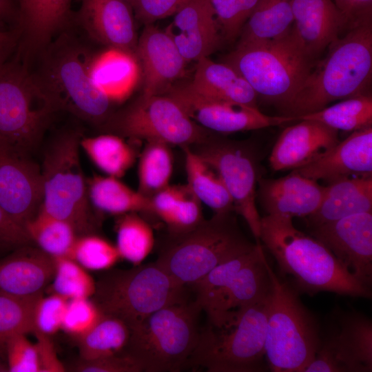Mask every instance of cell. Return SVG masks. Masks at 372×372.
<instances>
[{
    "label": "cell",
    "mask_w": 372,
    "mask_h": 372,
    "mask_svg": "<svg viewBox=\"0 0 372 372\" xmlns=\"http://www.w3.org/2000/svg\"><path fill=\"white\" fill-rule=\"evenodd\" d=\"M109 133L121 137L161 141L184 147L205 140L211 133L198 125L173 98L144 95L104 123Z\"/></svg>",
    "instance_id": "cell-13"
},
{
    "label": "cell",
    "mask_w": 372,
    "mask_h": 372,
    "mask_svg": "<svg viewBox=\"0 0 372 372\" xmlns=\"http://www.w3.org/2000/svg\"><path fill=\"white\" fill-rule=\"evenodd\" d=\"M17 19V9L14 0H0V23Z\"/></svg>",
    "instance_id": "cell-55"
},
{
    "label": "cell",
    "mask_w": 372,
    "mask_h": 372,
    "mask_svg": "<svg viewBox=\"0 0 372 372\" xmlns=\"http://www.w3.org/2000/svg\"><path fill=\"white\" fill-rule=\"evenodd\" d=\"M72 0H16L17 20L24 48L41 51L71 15Z\"/></svg>",
    "instance_id": "cell-27"
},
{
    "label": "cell",
    "mask_w": 372,
    "mask_h": 372,
    "mask_svg": "<svg viewBox=\"0 0 372 372\" xmlns=\"http://www.w3.org/2000/svg\"><path fill=\"white\" fill-rule=\"evenodd\" d=\"M270 293L263 300L234 312L221 324H207L200 329L188 368L208 372L264 371Z\"/></svg>",
    "instance_id": "cell-7"
},
{
    "label": "cell",
    "mask_w": 372,
    "mask_h": 372,
    "mask_svg": "<svg viewBox=\"0 0 372 372\" xmlns=\"http://www.w3.org/2000/svg\"><path fill=\"white\" fill-rule=\"evenodd\" d=\"M69 258L90 271H107L121 259L116 245L94 233L78 236Z\"/></svg>",
    "instance_id": "cell-42"
},
{
    "label": "cell",
    "mask_w": 372,
    "mask_h": 372,
    "mask_svg": "<svg viewBox=\"0 0 372 372\" xmlns=\"http://www.w3.org/2000/svg\"><path fill=\"white\" fill-rule=\"evenodd\" d=\"M355 278L370 287L372 280V212L349 216L311 228Z\"/></svg>",
    "instance_id": "cell-18"
},
{
    "label": "cell",
    "mask_w": 372,
    "mask_h": 372,
    "mask_svg": "<svg viewBox=\"0 0 372 372\" xmlns=\"http://www.w3.org/2000/svg\"><path fill=\"white\" fill-rule=\"evenodd\" d=\"M173 164L171 145L161 141H147L138 161V191L150 198L170 185Z\"/></svg>",
    "instance_id": "cell-39"
},
{
    "label": "cell",
    "mask_w": 372,
    "mask_h": 372,
    "mask_svg": "<svg viewBox=\"0 0 372 372\" xmlns=\"http://www.w3.org/2000/svg\"><path fill=\"white\" fill-rule=\"evenodd\" d=\"M6 361L10 372H40L36 345L25 334H16L4 342Z\"/></svg>",
    "instance_id": "cell-46"
},
{
    "label": "cell",
    "mask_w": 372,
    "mask_h": 372,
    "mask_svg": "<svg viewBox=\"0 0 372 372\" xmlns=\"http://www.w3.org/2000/svg\"><path fill=\"white\" fill-rule=\"evenodd\" d=\"M234 212L214 214L194 229L169 236L156 262L179 285H192L220 264L253 249Z\"/></svg>",
    "instance_id": "cell-4"
},
{
    "label": "cell",
    "mask_w": 372,
    "mask_h": 372,
    "mask_svg": "<svg viewBox=\"0 0 372 372\" xmlns=\"http://www.w3.org/2000/svg\"><path fill=\"white\" fill-rule=\"evenodd\" d=\"M25 228L38 247L52 258L68 257L78 235L68 222L39 209Z\"/></svg>",
    "instance_id": "cell-36"
},
{
    "label": "cell",
    "mask_w": 372,
    "mask_h": 372,
    "mask_svg": "<svg viewBox=\"0 0 372 372\" xmlns=\"http://www.w3.org/2000/svg\"><path fill=\"white\" fill-rule=\"evenodd\" d=\"M339 142L338 130L316 121L300 120L280 134L269 165L274 171L296 169L322 158Z\"/></svg>",
    "instance_id": "cell-20"
},
{
    "label": "cell",
    "mask_w": 372,
    "mask_h": 372,
    "mask_svg": "<svg viewBox=\"0 0 372 372\" xmlns=\"http://www.w3.org/2000/svg\"><path fill=\"white\" fill-rule=\"evenodd\" d=\"M264 101L282 112L317 63L302 48L293 28L268 42L236 46L224 59Z\"/></svg>",
    "instance_id": "cell-5"
},
{
    "label": "cell",
    "mask_w": 372,
    "mask_h": 372,
    "mask_svg": "<svg viewBox=\"0 0 372 372\" xmlns=\"http://www.w3.org/2000/svg\"><path fill=\"white\" fill-rule=\"evenodd\" d=\"M42 200L41 168L30 154L0 143V205L25 227Z\"/></svg>",
    "instance_id": "cell-17"
},
{
    "label": "cell",
    "mask_w": 372,
    "mask_h": 372,
    "mask_svg": "<svg viewBox=\"0 0 372 372\" xmlns=\"http://www.w3.org/2000/svg\"><path fill=\"white\" fill-rule=\"evenodd\" d=\"M291 6L295 35L314 61L349 30L345 17L332 0H292Z\"/></svg>",
    "instance_id": "cell-22"
},
{
    "label": "cell",
    "mask_w": 372,
    "mask_h": 372,
    "mask_svg": "<svg viewBox=\"0 0 372 372\" xmlns=\"http://www.w3.org/2000/svg\"><path fill=\"white\" fill-rule=\"evenodd\" d=\"M364 212H372V176L345 178L328 184L318 208L307 220L312 228Z\"/></svg>",
    "instance_id": "cell-28"
},
{
    "label": "cell",
    "mask_w": 372,
    "mask_h": 372,
    "mask_svg": "<svg viewBox=\"0 0 372 372\" xmlns=\"http://www.w3.org/2000/svg\"><path fill=\"white\" fill-rule=\"evenodd\" d=\"M85 30L109 48L135 54L138 42L134 15L125 0H82L79 13Z\"/></svg>",
    "instance_id": "cell-25"
},
{
    "label": "cell",
    "mask_w": 372,
    "mask_h": 372,
    "mask_svg": "<svg viewBox=\"0 0 372 372\" xmlns=\"http://www.w3.org/2000/svg\"><path fill=\"white\" fill-rule=\"evenodd\" d=\"M296 121L313 120L338 131L355 132L372 127L371 93L342 100L315 112L296 116Z\"/></svg>",
    "instance_id": "cell-35"
},
{
    "label": "cell",
    "mask_w": 372,
    "mask_h": 372,
    "mask_svg": "<svg viewBox=\"0 0 372 372\" xmlns=\"http://www.w3.org/2000/svg\"><path fill=\"white\" fill-rule=\"evenodd\" d=\"M56 112L32 73L18 62L0 69V143L30 154Z\"/></svg>",
    "instance_id": "cell-12"
},
{
    "label": "cell",
    "mask_w": 372,
    "mask_h": 372,
    "mask_svg": "<svg viewBox=\"0 0 372 372\" xmlns=\"http://www.w3.org/2000/svg\"><path fill=\"white\" fill-rule=\"evenodd\" d=\"M192 81L196 92L214 99L257 107L258 96L247 81L231 66L216 63L208 56L196 61Z\"/></svg>",
    "instance_id": "cell-29"
},
{
    "label": "cell",
    "mask_w": 372,
    "mask_h": 372,
    "mask_svg": "<svg viewBox=\"0 0 372 372\" xmlns=\"http://www.w3.org/2000/svg\"><path fill=\"white\" fill-rule=\"evenodd\" d=\"M130 335V327L123 321L103 315L91 330L78 339L81 360H90L122 353Z\"/></svg>",
    "instance_id": "cell-38"
},
{
    "label": "cell",
    "mask_w": 372,
    "mask_h": 372,
    "mask_svg": "<svg viewBox=\"0 0 372 372\" xmlns=\"http://www.w3.org/2000/svg\"><path fill=\"white\" fill-rule=\"evenodd\" d=\"M32 242L25 228L0 205V249H17Z\"/></svg>",
    "instance_id": "cell-50"
},
{
    "label": "cell",
    "mask_w": 372,
    "mask_h": 372,
    "mask_svg": "<svg viewBox=\"0 0 372 372\" xmlns=\"http://www.w3.org/2000/svg\"><path fill=\"white\" fill-rule=\"evenodd\" d=\"M73 371L79 372H141L138 365L124 353L77 362Z\"/></svg>",
    "instance_id": "cell-49"
},
{
    "label": "cell",
    "mask_w": 372,
    "mask_h": 372,
    "mask_svg": "<svg viewBox=\"0 0 372 372\" xmlns=\"http://www.w3.org/2000/svg\"><path fill=\"white\" fill-rule=\"evenodd\" d=\"M37 338L35 344L39 358L40 372H63L65 368L59 360L50 335L38 331L32 332Z\"/></svg>",
    "instance_id": "cell-52"
},
{
    "label": "cell",
    "mask_w": 372,
    "mask_h": 372,
    "mask_svg": "<svg viewBox=\"0 0 372 372\" xmlns=\"http://www.w3.org/2000/svg\"><path fill=\"white\" fill-rule=\"evenodd\" d=\"M115 230V245L121 258L131 262L133 266L142 264L155 244L151 225L138 213H127L118 216Z\"/></svg>",
    "instance_id": "cell-37"
},
{
    "label": "cell",
    "mask_w": 372,
    "mask_h": 372,
    "mask_svg": "<svg viewBox=\"0 0 372 372\" xmlns=\"http://www.w3.org/2000/svg\"><path fill=\"white\" fill-rule=\"evenodd\" d=\"M8 371L4 346L0 344V372Z\"/></svg>",
    "instance_id": "cell-56"
},
{
    "label": "cell",
    "mask_w": 372,
    "mask_h": 372,
    "mask_svg": "<svg viewBox=\"0 0 372 372\" xmlns=\"http://www.w3.org/2000/svg\"><path fill=\"white\" fill-rule=\"evenodd\" d=\"M93 207L101 213L120 216L127 213L152 215L150 198L111 176L94 175L87 180Z\"/></svg>",
    "instance_id": "cell-31"
},
{
    "label": "cell",
    "mask_w": 372,
    "mask_h": 372,
    "mask_svg": "<svg viewBox=\"0 0 372 372\" xmlns=\"http://www.w3.org/2000/svg\"><path fill=\"white\" fill-rule=\"evenodd\" d=\"M258 196L269 215L308 217L318 208L325 186L293 169L278 178H259Z\"/></svg>",
    "instance_id": "cell-24"
},
{
    "label": "cell",
    "mask_w": 372,
    "mask_h": 372,
    "mask_svg": "<svg viewBox=\"0 0 372 372\" xmlns=\"http://www.w3.org/2000/svg\"><path fill=\"white\" fill-rule=\"evenodd\" d=\"M295 170L328 184L345 178L372 176V127L351 132L326 155Z\"/></svg>",
    "instance_id": "cell-23"
},
{
    "label": "cell",
    "mask_w": 372,
    "mask_h": 372,
    "mask_svg": "<svg viewBox=\"0 0 372 372\" xmlns=\"http://www.w3.org/2000/svg\"><path fill=\"white\" fill-rule=\"evenodd\" d=\"M54 272L50 291L68 300L91 298L96 282L87 270L68 257L53 258Z\"/></svg>",
    "instance_id": "cell-41"
},
{
    "label": "cell",
    "mask_w": 372,
    "mask_h": 372,
    "mask_svg": "<svg viewBox=\"0 0 372 372\" xmlns=\"http://www.w3.org/2000/svg\"><path fill=\"white\" fill-rule=\"evenodd\" d=\"M292 0H260L240 33L237 46L258 44L279 39L293 23Z\"/></svg>",
    "instance_id": "cell-32"
},
{
    "label": "cell",
    "mask_w": 372,
    "mask_h": 372,
    "mask_svg": "<svg viewBox=\"0 0 372 372\" xmlns=\"http://www.w3.org/2000/svg\"><path fill=\"white\" fill-rule=\"evenodd\" d=\"M261 240L281 273L290 275L300 291L370 298V287L355 278L319 240L296 229L290 217H261Z\"/></svg>",
    "instance_id": "cell-1"
},
{
    "label": "cell",
    "mask_w": 372,
    "mask_h": 372,
    "mask_svg": "<svg viewBox=\"0 0 372 372\" xmlns=\"http://www.w3.org/2000/svg\"><path fill=\"white\" fill-rule=\"evenodd\" d=\"M187 189V185H169L156 193L150 198L152 216L164 223L185 195Z\"/></svg>",
    "instance_id": "cell-51"
},
{
    "label": "cell",
    "mask_w": 372,
    "mask_h": 372,
    "mask_svg": "<svg viewBox=\"0 0 372 372\" xmlns=\"http://www.w3.org/2000/svg\"><path fill=\"white\" fill-rule=\"evenodd\" d=\"M201 311L187 299L163 307L130 328L123 353L141 372H178L188 368L200 335Z\"/></svg>",
    "instance_id": "cell-6"
},
{
    "label": "cell",
    "mask_w": 372,
    "mask_h": 372,
    "mask_svg": "<svg viewBox=\"0 0 372 372\" xmlns=\"http://www.w3.org/2000/svg\"><path fill=\"white\" fill-rule=\"evenodd\" d=\"M372 322L357 312L335 313L304 372H371Z\"/></svg>",
    "instance_id": "cell-15"
},
{
    "label": "cell",
    "mask_w": 372,
    "mask_h": 372,
    "mask_svg": "<svg viewBox=\"0 0 372 372\" xmlns=\"http://www.w3.org/2000/svg\"><path fill=\"white\" fill-rule=\"evenodd\" d=\"M68 302V300L54 293L42 296L34 311V331L51 335L61 329Z\"/></svg>",
    "instance_id": "cell-47"
},
{
    "label": "cell",
    "mask_w": 372,
    "mask_h": 372,
    "mask_svg": "<svg viewBox=\"0 0 372 372\" xmlns=\"http://www.w3.org/2000/svg\"><path fill=\"white\" fill-rule=\"evenodd\" d=\"M92 299L103 315L121 320L130 329L156 311L187 298L186 287L155 261L107 270L96 282Z\"/></svg>",
    "instance_id": "cell-9"
},
{
    "label": "cell",
    "mask_w": 372,
    "mask_h": 372,
    "mask_svg": "<svg viewBox=\"0 0 372 372\" xmlns=\"http://www.w3.org/2000/svg\"><path fill=\"white\" fill-rule=\"evenodd\" d=\"M43 293L18 296L0 291V344L16 334L33 332L34 311Z\"/></svg>",
    "instance_id": "cell-40"
},
{
    "label": "cell",
    "mask_w": 372,
    "mask_h": 372,
    "mask_svg": "<svg viewBox=\"0 0 372 372\" xmlns=\"http://www.w3.org/2000/svg\"><path fill=\"white\" fill-rule=\"evenodd\" d=\"M19 38V34L17 32L0 29V69L8 62Z\"/></svg>",
    "instance_id": "cell-54"
},
{
    "label": "cell",
    "mask_w": 372,
    "mask_h": 372,
    "mask_svg": "<svg viewBox=\"0 0 372 372\" xmlns=\"http://www.w3.org/2000/svg\"><path fill=\"white\" fill-rule=\"evenodd\" d=\"M327 50L282 115L296 117L338 100L371 93L372 22L349 29Z\"/></svg>",
    "instance_id": "cell-2"
},
{
    "label": "cell",
    "mask_w": 372,
    "mask_h": 372,
    "mask_svg": "<svg viewBox=\"0 0 372 372\" xmlns=\"http://www.w3.org/2000/svg\"><path fill=\"white\" fill-rule=\"evenodd\" d=\"M346 18L349 29L372 22V0H332Z\"/></svg>",
    "instance_id": "cell-53"
},
{
    "label": "cell",
    "mask_w": 372,
    "mask_h": 372,
    "mask_svg": "<svg viewBox=\"0 0 372 372\" xmlns=\"http://www.w3.org/2000/svg\"><path fill=\"white\" fill-rule=\"evenodd\" d=\"M188 0H132L136 17L145 25L174 15Z\"/></svg>",
    "instance_id": "cell-48"
},
{
    "label": "cell",
    "mask_w": 372,
    "mask_h": 372,
    "mask_svg": "<svg viewBox=\"0 0 372 372\" xmlns=\"http://www.w3.org/2000/svg\"><path fill=\"white\" fill-rule=\"evenodd\" d=\"M190 191L214 214L235 212L233 200L218 174L189 146L182 147Z\"/></svg>",
    "instance_id": "cell-33"
},
{
    "label": "cell",
    "mask_w": 372,
    "mask_h": 372,
    "mask_svg": "<svg viewBox=\"0 0 372 372\" xmlns=\"http://www.w3.org/2000/svg\"><path fill=\"white\" fill-rule=\"evenodd\" d=\"M265 357L274 372H304L320 342L319 326L296 292L271 268Z\"/></svg>",
    "instance_id": "cell-8"
},
{
    "label": "cell",
    "mask_w": 372,
    "mask_h": 372,
    "mask_svg": "<svg viewBox=\"0 0 372 372\" xmlns=\"http://www.w3.org/2000/svg\"><path fill=\"white\" fill-rule=\"evenodd\" d=\"M80 141L75 132L56 137L44 152L41 168L40 209L70 223L78 236L93 234L98 226L81 165Z\"/></svg>",
    "instance_id": "cell-11"
},
{
    "label": "cell",
    "mask_w": 372,
    "mask_h": 372,
    "mask_svg": "<svg viewBox=\"0 0 372 372\" xmlns=\"http://www.w3.org/2000/svg\"><path fill=\"white\" fill-rule=\"evenodd\" d=\"M90 71L95 83L112 102L128 96L141 74L139 62L133 52L109 48L93 58Z\"/></svg>",
    "instance_id": "cell-30"
},
{
    "label": "cell",
    "mask_w": 372,
    "mask_h": 372,
    "mask_svg": "<svg viewBox=\"0 0 372 372\" xmlns=\"http://www.w3.org/2000/svg\"><path fill=\"white\" fill-rule=\"evenodd\" d=\"M41 65L32 73L56 111L66 110L94 123L110 117L112 103L95 83L90 71L93 58L66 34L42 50Z\"/></svg>",
    "instance_id": "cell-3"
},
{
    "label": "cell",
    "mask_w": 372,
    "mask_h": 372,
    "mask_svg": "<svg viewBox=\"0 0 372 372\" xmlns=\"http://www.w3.org/2000/svg\"><path fill=\"white\" fill-rule=\"evenodd\" d=\"M189 147L220 176L233 200L235 212L245 219L260 242L261 217L256 204L258 167L254 147L247 141L212 132Z\"/></svg>",
    "instance_id": "cell-14"
},
{
    "label": "cell",
    "mask_w": 372,
    "mask_h": 372,
    "mask_svg": "<svg viewBox=\"0 0 372 372\" xmlns=\"http://www.w3.org/2000/svg\"><path fill=\"white\" fill-rule=\"evenodd\" d=\"M80 147L100 170L118 178L125 174L136 158L132 147L123 137L112 133L83 138Z\"/></svg>",
    "instance_id": "cell-34"
},
{
    "label": "cell",
    "mask_w": 372,
    "mask_h": 372,
    "mask_svg": "<svg viewBox=\"0 0 372 372\" xmlns=\"http://www.w3.org/2000/svg\"><path fill=\"white\" fill-rule=\"evenodd\" d=\"M260 0H210L220 32L228 40L240 35Z\"/></svg>",
    "instance_id": "cell-43"
},
{
    "label": "cell",
    "mask_w": 372,
    "mask_h": 372,
    "mask_svg": "<svg viewBox=\"0 0 372 372\" xmlns=\"http://www.w3.org/2000/svg\"><path fill=\"white\" fill-rule=\"evenodd\" d=\"M125 1H127V2H129V3H130L132 0H125Z\"/></svg>",
    "instance_id": "cell-57"
},
{
    "label": "cell",
    "mask_w": 372,
    "mask_h": 372,
    "mask_svg": "<svg viewBox=\"0 0 372 372\" xmlns=\"http://www.w3.org/2000/svg\"><path fill=\"white\" fill-rule=\"evenodd\" d=\"M271 266L260 242L251 251L213 269L192 286L195 304L218 326L231 315L265 298L271 289Z\"/></svg>",
    "instance_id": "cell-10"
},
{
    "label": "cell",
    "mask_w": 372,
    "mask_h": 372,
    "mask_svg": "<svg viewBox=\"0 0 372 372\" xmlns=\"http://www.w3.org/2000/svg\"><path fill=\"white\" fill-rule=\"evenodd\" d=\"M219 30L210 0H188L165 29L187 63L209 56L218 48Z\"/></svg>",
    "instance_id": "cell-21"
},
{
    "label": "cell",
    "mask_w": 372,
    "mask_h": 372,
    "mask_svg": "<svg viewBox=\"0 0 372 372\" xmlns=\"http://www.w3.org/2000/svg\"><path fill=\"white\" fill-rule=\"evenodd\" d=\"M204 219L201 203L187 186L186 193L164 223L167 227L168 236H178L194 229Z\"/></svg>",
    "instance_id": "cell-45"
},
{
    "label": "cell",
    "mask_w": 372,
    "mask_h": 372,
    "mask_svg": "<svg viewBox=\"0 0 372 372\" xmlns=\"http://www.w3.org/2000/svg\"><path fill=\"white\" fill-rule=\"evenodd\" d=\"M165 94L177 101L196 123L217 134L256 130L296 121L294 116H269L257 107L205 96L189 83L173 85Z\"/></svg>",
    "instance_id": "cell-16"
},
{
    "label": "cell",
    "mask_w": 372,
    "mask_h": 372,
    "mask_svg": "<svg viewBox=\"0 0 372 372\" xmlns=\"http://www.w3.org/2000/svg\"><path fill=\"white\" fill-rule=\"evenodd\" d=\"M143 80V94H165L185 72L186 61L171 37L145 25L135 51Z\"/></svg>",
    "instance_id": "cell-19"
},
{
    "label": "cell",
    "mask_w": 372,
    "mask_h": 372,
    "mask_svg": "<svg viewBox=\"0 0 372 372\" xmlns=\"http://www.w3.org/2000/svg\"><path fill=\"white\" fill-rule=\"evenodd\" d=\"M54 272L52 256L39 247L23 245L0 260V291L18 296L43 293Z\"/></svg>",
    "instance_id": "cell-26"
},
{
    "label": "cell",
    "mask_w": 372,
    "mask_h": 372,
    "mask_svg": "<svg viewBox=\"0 0 372 372\" xmlns=\"http://www.w3.org/2000/svg\"><path fill=\"white\" fill-rule=\"evenodd\" d=\"M103 314L90 298L70 300L64 314L61 329L80 338L91 330Z\"/></svg>",
    "instance_id": "cell-44"
}]
</instances>
